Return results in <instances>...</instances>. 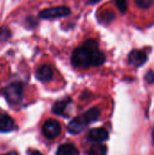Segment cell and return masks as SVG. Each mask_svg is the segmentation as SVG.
<instances>
[{
  "instance_id": "obj_9",
  "label": "cell",
  "mask_w": 154,
  "mask_h": 155,
  "mask_svg": "<svg viewBox=\"0 0 154 155\" xmlns=\"http://www.w3.org/2000/svg\"><path fill=\"white\" fill-rule=\"evenodd\" d=\"M15 127V122L12 117L5 114H0V133L11 132Z\"/></svg>"
},
{
  "instance_id": "obj_13",
  "label": "cell",
  "mask_w": 154,
  "mask_h": 155,
  "mask_svg": "<svg viewBox=\"0 0 154 155\" xmlns=\"http://www.w3.org/2000/svg\"><path fill=\"white\" fill-rule=\"evenodd\" d=\"M107 154V147L103 144L98 143L93 145L88 152V155H106Z\"/></svg>"
},
{
  "instance_id": "obj_6",
  "label": "cell",
  "mask_w": 154,
  "mask_h": 155,
  "mask_svg": "<svg viewBox=\"0 0 154 155\" xmlns=\"http://www.w3.org/2000/svg\"><path fill=\"white\" fill-rule=\"evenodd\" d=\"M88 124V123L86 122V120L84 118L83 114L79 115L75 118H74L68 124V132L71 133L72 134H79L80 133H82L86 125Z\"/></svg>"
},
{
  "instance_id": "obj_19",
  "label": "cell",
  "mask_w": 154,
  "mask_h": 155,
  "mask_svg": "<svg viewBox=\"0 0 154 155\" xmlns=\"http://www.w3.org/2000/svg\"><path fill=\"white\" fill-rule=\"evenodd\" d=\"M30 155H44V154H42L40 152H38V151H33L31 153H30Z\"/></svg>"
},
{
  "instance_id": "obj_16",
  "label": "cell",
  "mask_w": 154,
  "mask_h": 155,
  "mask_svg": "<svg viewBox=\"0 0 154 155\" xmlns=\"http://www.w3.org/2000/svg\"><path fill=\"white\" fill-rule=\"evenodd\" d=\"M114 2L119 11L122 14H125L128 9V1L127 0H114Z\"/></svg>"
},
{
  "instance_id": "obj_7",
  "label": "cell",
  "mask_w": 154,
  "mask_h": 155,
  "mask_svg": "<svg viewBox=\"0 0 154 155\" xmlns=\"http://www.w3.org/2000/svg\"><path fill=\"white\" fill-rule=\"evenodd\" d=\"M88 138L92 142L102 143L103 142H105L106 140H108L109 134H108V131L103 127L94 128V129L90 130L88 134Z\"/></svg>"
},
{
  "instance_id": "obj_5",
  "label": "cell",
  "mask_w": 154,
  "mask_h": 155,
  "mask_svg": "<svg viewBox=\"0 0 154 155\" xmlns=\"http://www.w3.org/2000/svg\"><path fill=\"white\" fill-rule=\"evenodd\" d=\"M147 62V54L145 52L138 49L132 50L128 54V63L135 67H141Z\"/></svg>"
},
{
  "instance_id": "obj_3",
  "label": "cell",
  "mask_w": 154,
  "mask_h": 155,
  "mask_svg": "<svg viewBox=\"0 0 154 155\" xmlns=\"http://www.w3.org/2000/svg\"><path fill=\"white\" fill-rule=\"evenodd\" d=\"M71 14V10L69 7L61 5V6H54L44 9L39 12L38 15L42 19H54V18H61L65 17Z\"/></svg>"
},
{
  "instance_id": "obj_21",
  "label": "cell",
  "mask_w": 154,
  "mask_h": 155,
  "mask_svg": "<svg viewBox=\"0 0 154 155\" xmlns=\"http://www.w3.org/2000/svg\"><path fill=\"white\" fill-rule=\"evenodd\" d=\"M3 155H18V154H17V153H15V152H10V153H6V154H3Z\"/></svg>"
},
{
  "instance_id": "obj_8",
  "label": "cell",
  "mask_w": 154,
  "mask_h": 155,
  "mask_svg": "<svg viewBox=\"0 0 154 155\" xmlns=\"http://www.w3.org/2000/svg\"><path fill=\"white\" fill-rule=\"evenodd\" d=\"M53 76H54L53 69L50 65H47V64H43L39 66L35 72V77L39 81L44 82V83L51 81Z\"/></svg>"
},
{
  "instance_id": "obj_17",
  "label": "cell",
  "mask_w": 154,
  "mask_h": 155,
  "mask_svg": "<svg viewBox=\"0 0 154 155\" xmlns=\"http://www.w3.org/2000/svg\"><path fill=\"white\" fill-rule=\"evenodd\" d=\"M135 3L138 7L143 9H148L153 5L154 0H135Z\"/></svg>"
},
{
  "instance_id": "obj_1",
  "label": "cell",
  "mask_w": 154,
  "mask_h": 155,
  "mask_svg": "<svg viewBox=\"0 0 154 155\" xmlns=\"http://www.w3.org/2000/svg\"><path fill=\"white\" fill-rule=\"evenodd\" d=\"M105 54L99 49L98 43L94 39L84 41L82 46L74 50L71 57L73 66L81 69L103 65L105 63Z\"/></svg>"
},
{
  "instance_id": "obj_2",
  "label": "cell",
  "mask_w": 154,
  "mask_h": 155,
  "mask_svg": "<svg viewBox=\"0 0 154 155\" xmlns=\"http://www.w3.org/2000/svg\"><path fill=\"white\" fill-rule=\"evenodd\" d=\"M23 90H24L23 84L20 82H15L8 84L4 89L3 93L6 101L12 105H15L21 103L22 101Z\"/></svg>"
},
{
  "instance_id": "obj_22",
  "label": "cell",
  "mask_w": 154,
  "mask_h": 155,
  "mask_svg": "<svg viewBox=\"0 0 154 155\" xmlns=\"http://www.w3.org/2000/svg\"><path fill=\"white\" fill-rule=\"evenodd\" d=\"M152 142H153V144H154V126H153V129H152Z\"/></svg>"
},
{
  "instance_id": "obj_14",
  "label": "cell",
  "mask_w": 154,
  "mask_h": 155,
  "mask_svg": "<svg viewBox=\"0 0 154 155\" xmlns=\"http://www.w3.org/2000/svg\"><path fill=\"white\" fill-rule=\"evenodd\" d=\"M115 18V14L113 11H104L103 12L100 16H99V20L103 23H111L113 20H114Z\"/></svg>"
},
{
  "instance_id": "obj_11",
  "label": "cell",
  "mask_w": 154,
  "mask_h": 155,
  "mask_svg": "<svg viewBox=\"0 0 154 155\" xmlns=\"http://www.w3.org/2000/svg\"><path fill=\"white\" fill-rule=\"evenodd\" d=\"M56 155H79V151L74 144L64 143L58 147Z\"/></svg>"
},
{
  "instance_id": "obj_12",
  "label": "cell",
  "mask_w": 154,
  "mask_h": 155,
  "mask_svg": "<svg viewBox=\"0 0 154 155\" xmlns=\"http://www.w3.org/2000/svg\"><path fill=\"white\" fill-rule=\"evenodd\" d=\"M100 114H101V112H100V110L97 107H93V108L89 109L88 111H86L83 114V116H84V118L86 120V122L89 124L96 121L98 119V117L100 116Z\"/></svg>"
},
{
  "instance_id": "obj_10",
  "label": "cell",
  "mask_w": 154,
  "mask_h": 155,
  "mask_svg": "<svg viewBox=\"0 0 154 155\" xmlns=\"http://www.w3.org/2000/svg\"><path fill=\"white\" fill-rule=\"evenodd\" d=\"M71 102L72 101L70 98H64V99L57 101L56 103H54V104L52 108L53 113L57 115H64L66 109L68 108Z\"/></svg>"
},
{
  "instance_id": "obj_4",
  "label": "cell",
  "mask_w": 154,
  "mask_h": 155,
  "mask_svg": "<svg viewBox=\"0 0 154 155\" xmlns=\"http://www.w3.org/2000/svg\"><path fill=\"white\" fill-rule=\"evenodd\" d=\"M62 131L61 125L58 121L54 119H48L43 125V134L50 140H53L60 135Z\"/></svg>"
},
{
  "instance_id": "obj_20",
  "label": "cell",
  "mask_w": 154,
  "mask_h": 155,
  "mask_svg": "<svg viewBox=\"0 0 154 155\" xmlns=\"http://www.w3.org/2000/svg\"><path fill=\"white\" fill-rule=\"evenodd\" d=\"M101 0H89V3L90 4H92V5H94V4H97V3H99Z\"/></svg>"
},
{
  "instance_id": "obj_18",
  "label": "cell",
  "mask_w": 154,
  "mask_h": 155,
  "mask_svg": "<svg viewBox=\"0 0 154 155\" xmlns=\"http://www.w3.org/2000/svg\"><path fill=\"white\" fill-rule=\"evenodd\" d=\"M144 79H145V81L148 83V84H153L154 83V72L152 70H149L148 72H147V74H145V77H144Z\"/></svg>"
},
{
  "instance_id": "obj_15",
  "label": "cell",
  "mask_w": 154,
  "mask_h": 155,
  "mask_svg": "<svg viewBox=\"0 0 154 155\" xmlns=\"http://www.w3.org/2000/svg\"><path fill=\"white\" fill-rule=\"evenodd\" d=\"M11 37V32L8 27H0V42H5Z\"/></svg>"
}]
</instances>
